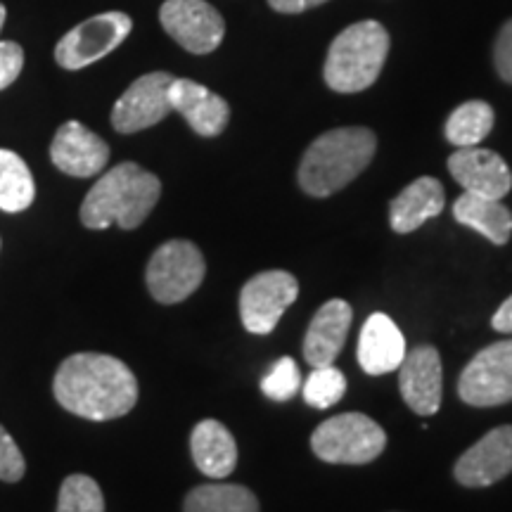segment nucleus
<instances>
[{
  "label": "nucleus",
  "mask_w": 512,
  "mask_h": 512,
  "mask_svg": "<svg viewBox=\"0 0 512 512\" xmlns=\"http://www.w3.org/2000/svg\"><path fill=\"white\" fill-rule=\"evenodd\" d=\"M302 382V373H299V366L294 363V358L283 356L273 363V368L268 370V375L261 380V392H264L271 401L285 403L299 394Z\"/></svg>",
  "instance_id": "bb28decb"
},
{
  "label": "nucleus",
  "mask_w": 512,
  "mask_h": 512,
  "mask_svg": "<svg viewBox=\"0 0 512 512\" xmlns=\"http://www.w3.org/2000/svg\"><path fill=\"white\" fill-rule=\"evenodd\" d=\"M162 195V183L152 171L136 162H124L100 176L81 204V223L91 230H105L117 223L133 230L143 223Z\"/></svg>",
  "instance_id": "f03ea898"
},
{
  "label": "nucleus",
  "mask_w": 512,
  "mask_h": 512,
  "mask_svg": "<svg viewBox=\"0 0 512 512\" xmlns=\"http://www.w3.org/2000/svg\"><path fill=\"white\" fill-rule=\"evenodd\" d=\"M159 22L178 46L192 55H209L221 46L226 22L207 0H164Z\"/></svg>",
  "instance_id": "9d476101"
},
{
  "label": "nucleus",
  "mask_w": 512,
  "mask_h": 512,
  "mask_svg": "<svg viewBox=\"0 0 512 512\" xmlns=\"http://www.w3.org/2000/svg\"><path fill=\"white\" fill-rule=\"evenodd\" d=\"M406 358V337L387 313H373L363 323L358 337V363L368 375H384L399 370Z\"/></svg>",
  "instance_id": "a211bd4d"
},
{
  "label": "nucleus",
  "mask_w": 512,
  "mask_h": 512,
  "mask_svg": "<svg viewBox=\"0 0 512 512\" xmlns=\"http://www.w3.org/2000/svg\"><path fill=\"white\" fill-rule=\"evenodd\" d=\"M491 325H494V330H498V332L512 335V294L505 299L501 306H498L494 318H491Z\"/></svg>",
  "instance_id": "2f4dec72"
},
{
  "label": "nucleus",
  "mask_w": 512,
  "mask_h": 512,
  "mask_svg": "<svg viewBox=\"0 0 512 512\" xmlns=\"http://www.w3.org/2000/svg\"><path fill=\"white\" fill-rule=\"evenodd\" d=\"M399 370L401 396L408 408L422 418L437 413L441 392H444V370H441L439 351L432 344H420L413 351H406Z\"/></svg>",
  "instance_id": "ddd939ff"
},
{
  "label": "nucleus",
  "mask_w": 512,
  "mask_h": 512,
  "mask_svg": "<svg viewBox=\"0 0 512 512\" xmlns=\"http://www.w3.org/2000/svg\"><path fill=\"white\" fill-rule=\"evenodd\" d=\"M133 29V19L124 12H102L76 24L55 48V60L62 69L76 72L102 60L126 41Z\"/></svg>",
  "instance_id": "0eeeda50"
},
{
  "label": "nucleus",
  "mask_w": 512,
  "mask_h": 512,
  "mask_svg": "<svg viewBox=\"0 0 512 512\" xmlns=\"http://www.w3.org/2000/svg\"><path fill=\"white\" fill-rule=\"evenodd\" d=\"M323 3H328V0H268V5L275 12H283V15H299V12L318 8Z\"/></svg>",
  "instance_id": "7c9ffc66"
},
{
  "label": "nucleus",
  "mask_w": 512,
  "mask_h": 512,
  "mask_svg": "<svg viewBox=\"0 0 512 512\" xmlns=\"http://www.w3.org/2000/svg\"><path fill=\"white\" fill-rule=\"evenodd\" d=\"M444 185L437 178L422 176L403 188L389 204V223L399 235H408L418 230L422 223L434 219L444 211Z\"/></svg>",
  "instance_id": "6ab92c4d"
},
{
  "label": "nucleus",
  "mask_w": 512,
  "mask_h": 512,
  "mask_svg": "<svg viewBox=\"0 0 512 512\" xmlns=\"http://www.w3.org/2000/svg\"><path fill=\"white\" fill-rule=\"evenodd\" d=\"M5 15H8V12H5V5L0 3V31H3V24H5Z\"/></svg>",
  "instance_id": "473e14b6"
},
{
  "label": "nucleus",
  "mask_w": 512,
  "mask_h": 512,
  "mask_svg": "<svg viewBox=\"0 0 512 512\" xmlns=\"http://www.w3.org/2000/svg\"><path fill=\"white\" fill-rule=\"evenodd\" d=\"M377 138L370 128L347 126L323 133L299 164V185L311 197H330L356 181L373 162Z\"/></svg>",
  "instance_id": "7ed1b4c3"
},
{
  "label": "nucleus",
  "mask_w": 512,
  "mask_h": 512,
  "mask_svg": "<svg viewBox=\"0 0 512 512\" xmlns=\"http://www.w3.org/2000/svg\"><path fill=\"white\" fill-rule=\"evenodd\" d=\"M512 472V425L484 434L456 460L453 475L467 489H484Z\"/></svg>",
  "instance_id": "f8f14e48"
},
{
  "label": "nucleus",
  "mask_w": 512,
  "mask_h": 512,
  "mask_svg": "<svg viewBox=\"0 0 512 512\" xmlns=\"http://www.w3.org/2000/svg\"><path fill=\"white\" fill-rule=\"evenodd\" d=\"M387 434L363 413H342L320 422L311 434V448L332 465H368L382 456Z\"/></svg>",
  "instance_id": "39448f33"
},
{
  "label": "nucleus",
  "mask_w": 512,
  "mask_h": 512,
  "mask_svg": "<svg viewBox=\"0 0 512 512\" xmlns=\"http://www.w3.org/2000/svg\"><path fill=\"white\" fill-rule=\"evenodd\" d=\"M27 472V463H24L22 451L10 437V432L0 425V479L3 482H19Z\"/></svg>",
  "instance_id": "cd10ccee"
},
{
  "label": "nucleus",
  "mask_w": 512,
  "mask_h": 512,
  "mask_svg": "<svg viewBox=\"0 0 512 512\" xmlns=\"http://www.w3.org/2000/svg\"><path fill=\"white\" fill-rule=\"evenodd\" d=\"M354 311L342 299H330L316 311L304 337V358L313 368L332 366L347 342Z\"/></svg>",
  "instance_id": "f3484780"
},
{
  "label": "nucleus",
  "mask_w": 512,
  "mask_h": 512,
  "mask_svg": "<svg viewBox=\"0 0 512 512\" xmlns=\"http://www.w3.org/2000/svg\"><path fill=\"white\" fill-rule=\"evenodd\" d=\"M53 394L64 411L105 422L133 411L138 403V380L119 358L83 351L64 358L57 368Z\"/></svg>",
  "instance_id": "f257e3e1"
},
{
  "label": "nucleus",
  "mask_w": 512,
  "mask_h": 512,
  "mask_svg": "<svg viewBox=\"0 0 512 512\" xmlns=\"http://www.w3.org/2000/svg\"><path fill=\"white\" fill-rule=\"evenodd\" d=\"M207 264L200 247L188 240H169L155 249L145 271V283L159 304L185 302L202 285Z\"/></svg>",
  "instance_id": "423d86ee"
},
{
  "label": "nucleus",
  "mask_w": 512,
  "mask_h": 512,
  "mask_svg": "<svg viewBox=\"0 0 512 512\" xmlns=\"http://www.w3.org/2000/svg\"><path fill=\"white\" fill-rule=\"evenodd\" d=\"M171 110H176L188 121L197 136L216 138L226 131L230 119L228 102L209 91L202 83L190 79H174L169 88Z\"/></svg>",
  "instance_id": "dca6fc26"
},
{
  "label": "nucleus",
  "mask_w": 512,
  "mask_h": 512,
  "mask_svg": "<svg viewBox=\"0 0 512 512\" xmlns=\"http://www.w3.org/2000/svg\"><path fill=\"white\" fill-rule=\"evenodd\" d=\"M299 283L287 271H264L240 292V318L252 335H271L283 313L297 302Z\"/></svg>",
  "instance_id": "1a4fd4ad"
},
{
  "label": "nucleus",
  "mask_w": 512,
  "mask_h": 512,
  "mask_svg": "<svg viewBox=\"0 0 512 512\" xmlns=\"http://www.w3.org/2000/svg\"><path fill=\"white\" fill-rule=\"evenodd\" d=\"M176 76L152 72L140 76L126 88L112 110V126L117 133H138L159 124L171 112L169 88Z\"/></svg>",
  "instance_id": "9b49d317"
},
{
  "label": "nucleus",
  "mask_w": 512,
  "mask_h": 512,
  "mask_svg": "<svg viewBox=\"0 0 512 512\" xmlns=\"http://www.w3.org/2000/svg\"><path fill=\"white\" fill-rule=\"evenodd\" d=\"M50 159L62 174L91 178L98 176L110 162V145L81 121H67L57 128L50 145Z\"/></svg>",
  "instance_id": "4468645a"
},
{
  "label": "nucleus",
  "mask_w": 512,
  "mask_h": 512,
  "mask_svg": "<svg viewBox=\"0 0 512 512\" xmlns=\"http://www.w3.org/2000/svg\"><path fill=\"white\" fill-rule=\"evenodd\" d=\"M302 392L304 401L309 403V406L318 408V411H325V408L342 401V396L347 394V377H344L342 370H337L335 366L313 368L309 380L302 382Z\"/></svg>",
  "instance_id": "393cba45"
},
{
  "label": "nucleus",
  "mask_w": 512,
  "mask_h": 512,
  "mask_svg": "<svg viewBox=\"0 0 512 512\" xmlns=\"http://www.w3.org/2000/svg\"><path fill=\"white\" fill-rule=\"evenodd\" d=\"M57 512H105L100 484L88 475H69L62 482Z\"/></svg>",
  "instance_id": "a878e982"
},
{
  "label": "nucleus",
  "mask_w": 512,
  "mask_h": 512,
  "mask_svg": "<svg viewBox=\"0 0 512 512\" xmlns=\"http://www.w3.org/2000/svg\"><path fill=\"white\" fill-rule=\"evenodd\" d=\"M453 219L484 235L494 245H505L512 235V211L501 200L465 192L453 204Z\"/></svg>",
  "instance_id": "412c9836"
},
{
  "label": "nucleus",
  "mask_w": 512,
  "mask_h": 512,
  "mask_svg": "<svg viewBox=\"0 0 512 512\" xmlns=\"http://www.w3.org/2000/svg\"><path fill=\"white\" fill-rule=\"evenodd\" d=\"M24 69V50L15 41H0V91L12 86Z\"/></svg>",
  "instance_id": "c85d7f7f"
},
{
  "label": "nucleus",
  "mask_w": 512,
  "mask_h": 512,
  "mask_svg": "<svg viewBox=\"0 0 512 512\" xmlns=\"http://www.w3.org/2000/svg\"><path fill=\"white\" fill-rule=\"evenodd\" d=\"M458 396L475 408L512 401V339L489 344L467 363L458 380Z\"/></svg>",
  "instance_id": "6e6552de"
},
{
  "label": "nucleus",
  "mask_w": 512,
  "mask_h": 512,
  "mask_svg": "<svg viewBox=\"0 0 512 512\" xmlns=\"http://www.w3.org/2000/svg\"><path fill=\"white\" fill-rule=\"evenodd\" d=\"M190 451L197 470L211 479H226L238 467V444L219 420L197 422L190 434Z\"/></svg>",
  "instance_id": "aec40b11"
},
{
  "label": "nucleus",
  "mask_w": 512,
  "mask_h": 512,
  "mask_svg": "<svg viewBox=\"0 0 512 512\" xmlns=\"http://www.w3.org/2000/svg\"><path fill=\"white\" fill-rule=\"evenodd\" d=\"M494 107L484 100H470L453 110L446 121V140L456 147H477L494 128Z\"/></svg>",
  "instance_id": "b1692460"
},
{
  "label": "nucleus",
  "mask_w": 512,
  "mask_h": 512,
  "mask_svg": "<svg viewBox=\"0 0 512 512\" xmlns=\"http://www.w3.org/2000/svg\"><path fill=\"white\" fill-rule=\"evenodd\" d=\"M389 55V34L375 19L351 24L325 57V83L335 93H361L373 86Z\"/></svg>",
  "instance_id": "20e7f679"
},
{
  "label": "nucleus",
  "mask_w": 512,
  "mask_h": 512,
  "mask_svg": "<svg viewBox=\"0 0 512 512\" xmlns=\"http://www.w3.org/2000/svg\"><path fill=\"white\" fill-rule=\"evenodd\" d=\"M183 512H259V501L247 486L202 484L185 496Z\"/></svg>",
  "instance_id": "4be33fe9"
},
{
  "label": "nucleus",
  "mask_w": 512,
  "mask_h": 512,
  "mask_svg": "<svg viewBox=\"0 0 512 512\" xmlns=\"http://www.w3.org/2000/svg\"><path fill=\"white\" fill-rule=\"evenodd\" d=\"M36 197L34 176L27 162L12 150H0V209L19 214L29 209Z\"/></svg>",
  "instance_id": "5701e85b"
},
{
  "label": "nucleus",
  "mask_w": 512,
  "mask_h": 512,
  "mask_svg": "<svg viewBox=\"0 0 512 512\" xmlns=\"http://www.w3.org/2000/svg\"><path fill=\"white\" fill-rule=\"evenodd\" d=\"M448 171L460 183V188L472 195L503 200L512 190V174L501 155L482 147H458L448 157Z\"/></svg>",
  "instance_id": "2eb2a0df"
},
{
  "label": "nucleus",
  "mask_w": 512,
  "mask_h": 512,
  "mask_svg": "<svg viewBox=\"0 0 512 512\" xmlns=\"http://www.w3.org/2000/svg\"><path fill=\"white\" fill-rule=\"evenodd\" d=\"M494 64L496 72L505 83H512V19L503 24L498 31L496 46H494Z\"/></svg>",
  "instance_id": "c756f323"
}]
</instances>
